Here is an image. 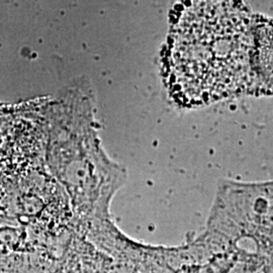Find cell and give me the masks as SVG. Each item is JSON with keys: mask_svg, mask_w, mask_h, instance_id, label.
<instances>
[{"mask_svg": "<svg viewBox=\"0 0 273 273\" xmlns=\"http://www.w3.org/2000/svg\"><path fill=\"white\" fill-rule=\"evenodd\" d=\"M256 22L242 0H183L175 9L165 59L175 100L200 105L254 90Z\"/></svg>", "mask_w": 273, "mask_h": 273, "instance_id": "6da1fadb", "label": "cell"}, {"mask_svg": "<svg viewBox=\"0 0 273 273\" xmlns=\"http://www.w3.org/2000/svg\"><path fill=\"white\" fill-rule=\"evenodd\" d=\"M65 121V125L52 124L49 164L82 216L106 215L108 200L123 183V172L105 157L92 123H71L67 115Z\"/></svg>", "mask_w": 273, "mask_h": 273, "instance_id": "7a4b0ae2", "label": "cell"}]
</instances>
